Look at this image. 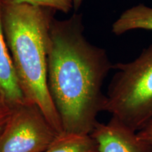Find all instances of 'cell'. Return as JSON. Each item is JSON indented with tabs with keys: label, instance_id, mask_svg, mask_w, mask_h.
<instances>
[{
	"label": "cell",
	"instance_id": "cell-4",
	"mask_svg": "<svg viewBox=\"0 0 152 152\" xmlns=\"http://www.w3.org/2000/svg\"><path fill=\"white\" fill-rule=\"evenodd\" d=\"M59 133L30 102L13 108L0 134V152H45Z\"/></svg>",
	"mask_w": 152,
	"mask_h": 152
},
{
	"label": "cell",
	"instance_id": "cell-10",
	"mask_svg": "<svg viewBox=\"0 0 152 152\" xmlns=\"http://www.w3.org/2000/svg\"><path fill=\"white\" fill-rule=\"evenodd\" d=\"M137 134L140 140L152 147V119Z\"/></svg>",
	"mask_w": 152,
	"mask_h": 152
},
{
	"label": "cell",
	"instance_id": "cell-13",
	"mask_svg": "<svg viewBox=\"0 0 152 152\" xmlns=\"http://www.w3.org/2000/svg\"><path fill=\"white\" fill-rule=\"evenodd\" d=\"M5 124H6V123H5ZM5 124H4V125H0V134H1V131H2V130H3L4 127V125H5Z\"/></svg>",
	"mask_w": 152,
	"mask_h": 152
},
{
	"label": "cell",
	"instance_id": "cell-2",
	"mask_svg": "<svg viewBox=\"0 0 152 152\" xmlns=\"http://www.w3.org/2000/svg\"><path fill=\"white\" fill-rule=\"evenodd\" d=\"M56 11L27 4L2 1L1 21L6 42L23 92L37 105L57 132H64L47 82L49 30Z\"/></svg>",
	"mask_w": 152,
	"mask_h": 152
},
{
	"label": "cell",
	"instance_id": "cell-1",
	"mask_svg": "<svg viewBox=\"0 0 152 152\" xmlns=\"http://www.w3.org/2000/svg\"><path fill=\"white\" fill-rule=\"evenodd\" d=\"M83 15L54 18L49 30L47 82L63 131L90 134L104 111L102 86L113 69L106 51L92 45L84 34Z\"/></svg>",
	"mask_w": 152,
	"mask_h": 152
},
{
	"label": "cell",
	"instance_id": "cell-11",
	"mask_svg": "<svg viewBox=\"0 0 152 152\" xmlns=\"http://www.w3.org/2000/svg\"><path fill=\"white\" fill-rule=\"evenodd\" d=\"M12 109L0 92V125L7 123Z\"/></svg>",
	"mask_w": 152,
	"mask_h": 152
},
{
	"label": "cell",
	"instance_id": "cell-9",
	"mask_svg": "<svg viewBox=\"0 0 152 152\" xmlns=\"http://www.w3.org/2000/svg\"><path fill=\"white\" fill-rule=\"evenodd\" d=\"M3 3L10 4H27L37 7H45L68 14L73 8L72 0H2Z\"/></svg>",
	"mask_w": 152,
	"mask_h": 152
},
{
	"label": "cell",
	"instance_id": "cell-3",
	"mask_svg": "<svg viewBox=\"0 0 152 152\" xmlns=\"http://www.w3.org/2000/svg\"><path fill=\"white\" fill-rule=\"evenodd\" d=\"M104 111L138 132L152 119V44L134 60L113 65Z\"/></svg>",
	"mask_w": 152,
	"mask_h": 152
},
{
	"label": "cell",
	"instance_id": "cell-7",
	"mask_svg": "<svg viewBox=\"0 0 152 152\" xmlns=\"http://www.w3.org/2000/svg\"><path fill=\"white\" fill-rule=\"evenodd\" d=\"M138 29L152 30V8L142 4L126 9L112 25L115 35Z\"/></svg>",
	"mask_w": 152,
	"mask_h": 152
},
{
	"label": "cell",
	"instance_id": "cell-8",
	"mask_svg": "<svg viewBox=\"0 0 152 152\" xmlns=\"http://www.w3.org/2000/svg\"><path fill=\"white\" fill-rule=\"evenodd\" d=\"M45 152H99L90 134L62 132Z\"/></svg>",
	"mask_w": 152,
	"mask_h": 152
},
{
	"label": "cell",
	"instance_id": "cell-6",
	"mask_svg": "<svg viewBox=\"0 0 152 152\" xmlns=\"http://www.w3.org/2000/svg\"><path fill=\"white\" fill-rule=\"evenodd\" d=\"M2 0H0V92L11 109L28 101L23 92L4 35L2 21Z\"/></svg>",
	"mask_w": 152,
	"mask_h": 152
},
{
	"label": "cell",
	"instance_id": "cell-12",
	"mask_svg": "<svg viewBox=\"0 0 152 152\" xmlns=\"http://www.w3.org/2000/svg\"><path fill=\"white\" fill-rule=\"evenodd\" d=\"M73 1V9L75 11L78 10V9L81 7L82 4H83L84 0H72Z\"/></svg>",
	"mask_w": 152,
	"mask_h": 152
},
{
	"label": "cell",
	"instance_id": "cell-5",
	"mask_svg": "<svg viewBox=\"0 0 152 152\" xmlns=\"http://www.w3.org/2000/svg\"><path fill=\"white\" fill-rule=\"evenodd\" d=\"M99 152H152V147L138 138L137 132L115 117L97 122L90 133Z\"/></svg>",
	"mask_w": 152,
	"mask_h": 152
}]
</instances>
